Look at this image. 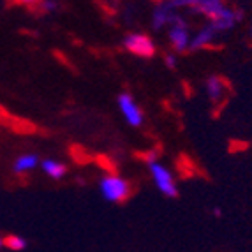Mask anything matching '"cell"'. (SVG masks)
Instances as JSON below:
<instances>
[{
	"label": "cell",
	"mask_w": 252,
	"mask_h": 252,
	"mask_svg": "<svg viewBox=\"0 0 252 252\" xmlns=\"http://www.w3.org/2000/svg\"><path fill=\"white\" fill-rule=\"evenodd\" d=\"M236 20H238V14H236L233 9H227L224 14H220V16L215 18V20H212V25H214L219 32H226V30H229L235 25Z\"/></svg>",
	"instance_id": "12"
},
{
	"label": "cell",
	"mask_w": 252,
	"mask_h": 252,
	"mask_svg": "<svg viewBox=\"0 0 252 252\" xmlns=\"http://www.w3.org/2000/svg\"><path fill=\"white\" fill-rule=\"evenodd\" d=\"M41 168H42V171L46 173L50 178H53V180H60V178H63L65 173H67L65 164L59 162V160H55V159H44L41 162Z\"/></svg>",
	"instance_id": "9"
},
{
	"label": "cell",
	"mask_w": 252,
	"mask_h": 252,
	"mask_svg": "<svg viewBox=\"0 0 252 252\" xmlns=\"http://www.w3.org/2000/svg\"><path fill=\"white\" fill-rule=\"evenodd\" d=\"M2 247H4V240H2V236H0V251H2Z\"/></svg>",
	"instance_id": "18"
},
{
	"label": "cell",
	"mask_w": 252,
	"mask_h": 252,
	"mask_svg": "<svg viewBox=\"0 0 252 252\" xmlns=\"http://www.w3.org/2000/svg\"><path fill=\"white\" fill-rule=\"evenodd\" d=\"M39 166V157L35 154H25L20 156L13 164V169L16 173H29L32 169H35Z\"/></svg>",
	"instance_id": "10"
},
{
	"label": "cell",
	"mask_w": 252,
	"mask_h": 252,
	"mask_svg": "<svg viewBox=\"0 0 252 252\" xmlns=\"http://www.w3.org/2000/svg\"><path fill=\"white\" fill-rule=\"evenodd\" d=\"M187 7L192 9L194 13H201L203 16L210 18V20H215L229 9L224 5V0H190Z\"/></svg>",
	"instance_id": "6"
},
{
	"label": "cell",
	"mask_w": 252,
	"mask_h": 252,
	"mask_svg": "<svg viewBox=\"0 0 252 252\" xmlns=\"http://www.w3.org/2000/svg\"><path fill=\"white\" fill-rule=\"evenodd\" d=\"M166 62H168L169 67H175V65H177V62H175V57H173V55H168V57H166Z\"/></svg>",
	"instance_id": "16"
},
{
	"label": "cell",
	"mask_w": 252,
	"mask_h": 252,
	"mask_svg": "<svg viewBox=\"0 0 252 252\" xmlns=\"http://www.w3.org/2000/svg\"><path fill=\"white\" fill-rule=\"evenodd\" d=\"M20 4H23V5H32V4H35L37 0H18Z\"/></svg>",
	"instance_id": "17"
},
{
	"label": "cell",
	"mask_w": 252,
	"mask_h": 252,
	"mask_svg": "<svg viewBox=\"0 0 252 252\" xmlns=\"http://www.w3.org/2000/svg\"><path fill=\"white\" fill-rule=\"evenodd\" d=\"M117 102H118L120 113L124 115L126 122L129 124L130 127H139L143 124V120H145L143 111H141V108H139L138 102L134 101V97L130 95V94H120Z\"/></svg>",
	"instance_id": "3"
},
{
	"label": "cell",
	"mask_w": 252,
	"mask_h": 252,
	"mask_svg": "<svg viewBox=\"0 0 252 252\" xmlns=\"http://www.w3.org/2000/svg\"><path fill=\"white\" fill-rule=\"evenodd\" d=\"M169 2H171V4L175 5V7H178V5H187L190 2V0H169Z\"/></svg>",
	"instance_id": "15"
},
{
	"label": "cell",
	"mask_w": 252,
	"mask_h": 252,
	"mask_svg": "<svg viewBox=\"0 0 252 252\" xmlns=\"http://www.w3.org/2000/svg\"><path fill=\"white\" fill-rule=\"evenodd\" d=\"M41 9L44 13L51 14L59 9V2H57V0H41Z\"/></svg>",
	"instance_id": "14"
},
{
	"label": "cell",
	"mask_w": 252,
	"mask_h": 252,
	"mask_svg": "<svg viewBox=\"0 0 252 252\" xmlns=\"http://www.w3.org/2000/svg\"><path fill=\"white\" fill-rule=\"evenodd\" d=\"M173 9H175V5L171 2H160L157 5L156 11H154V27L156 29H162L164 25L171 23L173 18H175L173 16Z\"/></svg>",
	"instance_id": "7"
},
{
	"label": "cell",
	"mask_w": 252,
	"mask_h": 252,
	"mask_svg": "<svg viewBox=\"0 0 252 252\" xmlns=\"http://www.w3.org/2000/svg\"><path fill=\"white\" fill-rule=\"evenodd\" d=\"M217 34H219V30L210 23V25L206 27V29H203L201 32L189 42V48L190 50H199V48L210 46L212 42L215 41V37H217Z\"/></svg>",
	"instance_id": "8"
},
{
	"label": "cell",
	"mask_w": 252,
	"mask_h": 252,
	"mask_svg": "<svg viewBox=\"0 0 252 252\" xmlns=\"http://www.w3.org/2000/svg\"><path fill=\"white\" fill-rule=\"evenodd\" d=\"M169 41H171L173 48L182 53L189 48V30H187V25H185V21L182 20L180 16H175L171 21V29H169Z\"/></svg>",
	"instance_id": "5"
},
{
	"label": "cell",
	"mask_w": 252,
	"mask_h": 252,
	"mask_svg": "<svg viewBox=\"0 0 252 252\" xmlns=\"http://www.w3.org/2000/svg\"><path fill=\"white\" fill-rule=\"evenodd\" d=\"M224 90H226V85L219 76H210L206 80V94L210 97V101H219L222 97Z\"/></svg>",
	"instance_id": "11"
},
{
	"label": "cell",
	"mask_w": 252,
	"mask_h": 252,
	"mask_svg": "<svg viewBox=\"0 0 252 252\" xmlns=\"http://www.w3.org/2000/svg\"><path fill=\"white\" fill-rule=\"evenodd\" d=\"M147 164L152 173V178L156 182L157 189L160 190V194L168 196V198H177L178 189H177V184H175V178H173L171 171H169L166 166H162L160 162H157V159L148 160Z\"/></svg>",
	"instance_id": "2"
},
{
	"label": "cell",
	"mask_w": 252,
	"mask_h": 252,
	"mask_svg": "<svg viewBox=\"0 0 252 252\" xmlns=\"http://www.w3.org/2000/svg\"><path fill=\"white\" fill-rule=\"evenodd\" d=\"M99 190H101L102 198L109 203H120L124 199L129 198L130 194V185L127 180L115 175H108L99 182Z\"/></svg>",
	"instance_id": "1"
},
{
	"label": "cell",
	"mask_w": 252,
	"mask_h": 252,
	"mask_svg": "<svg viewBox=\"0 0 252 252\" xmlns=\"http://www.w3.org/2000/svg\"><path fill=\"white\" fill-rule=\"evenodd\" d=\"M124 48L143 59H150L156 55V44L145 34H129L124 39Z\"/></svg>",
	"instance_id": "4"
},
{
	"label": "cell",
	"mask_w": 252,
	"mask_h": 252,
	"mask_svg": "<svg viewBox=\"0 0 252 252\" xmlns=\"http://www.w3.org/2000/svg\"><path fill=\"white\" fill-rule=\"evenodd\" d=\"M4 247H7L9 251H23V249H27V240L21 236L11 235L4 240Z\"/></svg>",
	"instance_id": "13"
}]
</instances>
